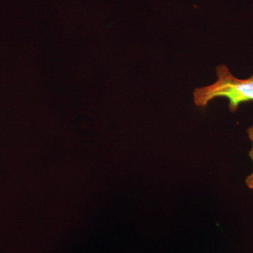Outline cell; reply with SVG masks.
<instances>
[{"instance_id": "obj_1", "label": "cell", "mask_w": 253, "mask_h": 253, "mask_svg": "<svg viewBox=\"0 0 253 253\" xmlns=\"http://www.w3.org/2000/svg\"><path fill=\"white\" fill-rule=\"evenodd\" d=\"M216 75L215 83L195 89L194 101L196 106L206 107L212 100L226 98L229 101V111L235 113L241 104L253 102V75L247 79H239L226 65L217 66Z\"/></svg>"}, {"instance_id": "obj_2", "label": "cell", "mask_w": 253, "mask_h": 253, "mask_svg": "<svg viewBox=\"0 0 253 253\" xmlns=\"http://www.w3.org/2000/svg\"><path fill=\"white\" fill-rule=\"evenodd\" d=\"M247 134L250 140L252 143V147L249 151V156L253 163V126H250L247 129ZM246 184L250 189H253V171L246 179Z\"/></svg>"}]
</instances>
